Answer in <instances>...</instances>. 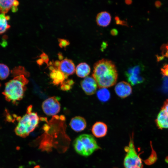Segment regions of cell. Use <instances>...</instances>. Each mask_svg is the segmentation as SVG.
<instances>
[{"instance_id":"obj_1","label":"cell","mask_w":168,"mask_h":168,"mask_svg":"<svg viewBox=\"0 0 168 168\" xmlns=\"http://www.w3.org/2000/svg\"><path fill=\"white\" fill-rule=\"evenodd\" d=\"M92 77L99 88H107L115 84L118 77L117 68L111 60L102 59L94 65Z\"/></svg>"},{"instance_id":"obj_2","label":"cell","mask_w":168,"mask_h":168,"mask_svg":"<svg viewBox=\"0 0 168 168\" xmlns=\"http://www.w3.org/2000/svg\"><path fill=\"white\" fill-rule=\"evenodd\" d=\"M28 80L24 75L14 78L7 83L4 94L8 101L16 102L23 97Z\"/></svg>"},{"instance_id":"obj_3","label":"cell","mask_w":168,"mask_h":168,"mask_svg":"<svg viewBox=\"0 0 168 168\" xmlns=\"http://www.w3.org/2000/svg\"><path fill=\"white\" fill-rule=\"evenodd\" d=\"M73 145L77 152L85 156L91 155L95 151L100 148L94 137L89 134L79 136L74 140Z\"/></svg>"},{"instance_id":"obj_4","label":"cell","mask_w":168,"mask_h":168,"mask_svg":"<svg viewBox=\"0 0 168 168\" xmlns=\"http://www.w3.org/2000/svg\"><path fill=\"white\" fill-rule=\"evenodd\" d=\"M39 120L36 113H27L19 120L15 129L16 134L21 137H26L37 127Z\"/></svg>"},{"instance_id":"obj_5","label":"cell","mask_w":168,"mask_h":168,"mask_svg":"<svg viewBox=\"0 0 168 168\" xmlns=\"http://www.w3.org/2000/svg\"><path fill=\"white\" fill-rule=\"evenodd\" d=\"M126 154L124 161L125 168H143L141 159L137 154L134 144L133 134L128 146L124 148Z\"/></svg>"},{"instance_id":"obj_6","label":"cell","mask_w":168,"mask_h":168,"mask_svg":"<svg viewBox=\"0 0 168 168\" xmlns=\"http://www.w3.org/2000/svg\"><path fill=\"white\" fill-rule=\"evenodd\" d=\"M42 108L44 113L49 116H54L60 110V104L56 97H51L46 99L43 102Z\"/></svg>"},{"instance_id":"obj_7","label":"cell","mask_w":168,"mask_h":168,"mask_svg":"<svg viewBox=\"0 0 168 168\" xmlns=\"http://www.w3.org/2000/svg\"><path fill=\"white\" fill-rule=\"evenodd\" d=\"M81 86L85 93L88 96L94 94L96 91L98 86L96 80L91 77H85L81 81Z\"/></svg>"},{"instance_id":"obj_8","label":"cell","mask_w":168,"mask_h":168,"mask_svg":"<svg viewBox=\"0 0 168 168\" xmlns=\"http://www.w3.org/2000/svg\"><path fill=\"white\" fill-rule=\"evenodd\" d=\"M114 91L119 97L125 98L131 94L132 89L128 82L122 81L116 85L114 87Z\"/></svg>"},{"instance_id":"obj_9","label":"cell","mask_w":168,"mask_h":168,"mask_svg":"<svg viewBox=\"0 0 168 168\" xmlns=\"http://www.w3.org/2000/svg\"><path fill=\"white\" fill-rule=\"evenodd\" d=\"M57 69L67 77L73 74L75 70V66L73 61L67 58L60 61Z\"/></svg>"},{"instance_id":"obj_10","label":"cell","mask_w":168,"mask_h":168,"mask_svg":"<svg viewBox=\"0 0 168 168\" xmlns=\"http://www.w3.org/2000/svg\"><path fill=\"white\" fill-rule=\"evenodd\" d=\"M69 125L74 131L80 132L86 128V122L85 119L82 117L76 116L71 119Z\"/></svg>"},{"instance_id":"obj_11","label":"cell","mask_w":168,"mask_h":168,"mask_svg":"<svg viewBox=\"0 0 168 168\" xmlns=\"http://www.w3.org/2000/svg\"><path fill=\"white\" fill-rule=\"evenodd\" d=\"M108 127L104 123L98 121L95 123L91 128L93 135L98 138H102L106 135L107 132Z\"/></svg>"},{"instance_id":"obj_12","label":"cell","mask_w":168,"mask_h":168,"mask_svg":"<svg viewBox=\"0 0 168 168\" xmlns=\"http://www.w3.org/2000/svg\"><path fill=\"white\" fill-rule=\"evenodd\" d=\"M50 69L51 70L50 76L54 85H58L59 84L61 85L67 78L58 69L53 66L50 67Z\"/></svg>"},{"instance_id":"obj_13","label":"cell","mask_w":168,"mask_h":168,"mask_svg":"<svg viewBox=\"0 0 168 168\" xmlns=\"http://www.w3.org/2000/svg\"><path fill=\"white\" fill-rule=\"evenodd\" d=\"M111 17L110 14L106 11H103L98 13L96 17V21L99 26L105 27L110 23Z\"/></svg>"},{"instance_id":"obj_14","label":"cell","mask_w":168,"mask_h":168,"mask_svg":"<svg viewBox=\"0 0 168 168\" xmlns=\"http://www.w3.org/2000/svg\"><path fill=\"white\" fill-rule=\"evenodd\" d=\"M156 123L159 129L168 128V113L164 109H161L159 113Z\"/></svg>"},{"instance_id":"obj_15","label":"cell","mask_w":168,"mask_h":168,"mask_svg":"<svg viewBox=\"0 0 168 168\" xmlns=\"http://www.w3.org/2000/svg\"><path fill=\"white\" fill-rule=\"evenodd\" d=\"M91 69L90 66L86 63L82 62L79 63L75 69L77 76L81 78H85L90 74Z\"/></svg>"},{"instance_id":"obj_16","label":"cell","mask_w":168,"mask_h":168,"mask_svg":"<svg viewBox=\"0 0 168 168\" xmlns=\"http://www.w3.org/2000/svg\"><path fill=\"white\" fill-rule=\"evenodd\" d=\"M19 4L16 0H0V12L5 14L14 6L17 7Z\"/></svg>"},{"instance_id":"obj_17","label":"cell","mask_w":168,"mask_h":168,"mask_svg":"<svg viewBox=\"0 0 168 168\" xmlns=\"http://www.w3.org/2000/svg\"><path fill=\"white\" fill-rule=\"evenodd\" d=\"M128 83L133 86L142 82L144 80L143 77L139 74H125Z\"/></svg>"},{"instance_id":"obj_18","label":"cell","mask_w":168,"mask_h":168,"mask_svg":"<svg viewBox=\"0 0 168 168\" xmlns=\"http://www.w3.org/2000/svg\"><path fill=\"white\" fill-rule=\"evenodd\" d=\"M96 95L98 99L102 102L107 101L110 97V92L106 88H100L97 92Z\"/></svg>"},{"instance_id":"obj_19","label":"cell","mask_w":168,"mask_h":168,"mask_svg":"<svg viewBox=\"0 0 168 168\" xmlns=\"http://www.w3.org/2000/svg\"><path fill=\"white\" fill-rule=\"evenodd\" d=\"M10 17L3 13L0 14V34L5 32L9 28L10 26L8 24L7 20Z\"/></svg>"},{"instance_id":"obj_20","label":"cell","mask_w":168,"mask_h":168,"mask_svg":"<svg viewBox=\"0 0 168 168\" xmlns=\"http://www.w3.org/2000/svg\"><path fill=\"white\" fill-rule=\"evenodd\" d=\"M9 74V69L6 65L0 63V79L6 78Z\"/></svg>"},{"instance_id":"obj_21","label":"cell","mask_w":168,"mask_h":168,"mask_svg":"<svg viewBox=\"0 0 168 168\" xmlns=\"http://www.w3.org/2000/svg\"><path fill=\"white\" fill-rule=\"evenodd\" d=\"M74 83L73 81L72 80H69L66 81H64L61 84V88L64 91L69 90L71 89Z\"/></svg>"},{"instance_id":"obj_22","label":"cell","mask_w":168,"mask_h":168,"mask_svg":"<svg viewBox=\"0 0 168 168\" xmlns=\"http://www.w3.org/2000/svg\"><path fill=\"white\" fill-rule=\"evenodd\" d=\"M156 158V154L154 151L153 152V154L151 155L148 159L145 160V162L147 164H151L155 161Z\"/></svg>"},{"instance_id":"obj_23","label":"cell","mask_w":168,"mask_h":168,"mask_svg":"<svg viewBox=\"0 0 168 168\" xmlns=\"http://www.w3.org/2000/svg\"><path fill=\"white\" fill-rule=\"evenodd\" d=\"M58 41L59 42V46L61 48H65L70 44L68 40L65 39H59Z\"/></svg>"},{"instance_id":"obj_24","label":"cell","mask_w":168,"mask_h":168,"mask_svg":"<svg viewBox=\"0 0 168 168\" xmlns=\"http://www.w3.org/2000/svg\"><path fill=\"white\" fill-rule=\"evenodd\" d=\"M162 55L168 58V44L163 45L161 48Z\"/></svg>"},{"instance_id":"obj_25","label":"cell","mask_w":168,"mask_h":168,"mask_svg":"<svg viewBox=\"0 0 168 168\" xmlns=\"http://www.w3.org/2000/svg\"><path fill=\"white\" fill-rule=\"evenodd\" d=\"M161 73L163 76L168 77V64H165L161 68Z\"/></svg>"},{"instance_id":"obj_26","label":"cell","mask_w":168,"mask_h":168,"mask_svg":"<svg viewBox=\"0 0 168 168\" xmlns=\"http://www.w3.org/2000/svg\"><path fill=\"white\" fill-rule=\"evenodd\" d=\"M41 59L43 60V62H45L47 64L49 60L48 56L44 53H43L40 56Z\"/></svg>"},{"instance_id":"obj_27","label":"cell","mask_w":168,"mask_h":168,"mask_svg":"<svg viewBox=\"0 0 168 168\" xmlns=\"http://www.w3.org/2000/svg\"><path fill=\"white\" fill-rule=\"evenodd\" d=\"M161 109H164L168 113V99L165 101Z\"/></svg>"},{"instance_id":"obj_28","label":"cell","mask_w":168,"mask_h":168,"mask_svg":"<svg viewBox=\"0 0 168 168\" xmlns=\"http://www.w3.org/2000/svg\"><path fill=\"white\" fill-rule=\"evenodd\" d=\"M111 34L113 35H116L118 34V31L116 30L113 29L111 30Z\"/></svg>"},{"instance_id":"obj_29","label":"cell","mask_w":168,"mask_h":168,"mask_svg":"<svg viewBox=\"0 0 168 168\" xmlns=\"http://www.w3.org/2000/svg\"><path fill=\"white\" fill-rule=\"evenodd\" d=\"M37 62L38 64L40 65L43 63V62L41 59H40L37 61Z\"/></svg>"},{"instance_id":"obj_30","label":"cell","mask_w":168,"mask_h":168,"mask_svg":"<svg viewBox=\"0 0 168 168\" xmlns=\"http://www.w3.org/2000/svg\"><path fill=\"white\" fill-rule=\"evenodd\" d=\"M166 161L168 163V157H167L166 159Z\"/></svg>"}]
</instances>
